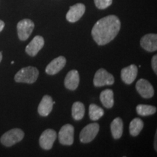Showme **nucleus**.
Here are the masks:
<instances>
[{
    "mask_svg": "<svg viewBox=\"0 0 157 157\" xmlns=\"http://www.w3.org/2000/svg\"><path fill=\"white\" fill-rule=\"evenodd\" d=\"M121 22L116 15H108L100 19L92 29V36L98 45H105L113 40L119 34Z\"/></svg>",
    "mask_w": 157,
    "mask_h": 157,
    "instance_id": "obj_1",
    "label": "nucleus"
},
{
    "mask_svg": "<svg viewBox=\"0 0 157 157\" xmlns=\"http://www.w3.org/2000/svg\"><path fill=\"white\" fill-rule=\"evenodd\" d=\"M39 71L34 66H27L21 68L15 76V81L19 83L32 84L36 81Z\"/></svg>",
    "mask_w": 157,
    "mask_h": 157,
    "instance_id": "obj_2",
    "label": "nucleus"
},
{
    "mask_svg": "<svg viewBox=\"0 0 157 157\" xmlns=\"http://www.w3.org/2000/svg\"><path fill=\"white\" fill-rule=\"evenodd\" d=\"M23 137H24V132L22 129L15 128L5 132L1 137L0 141L5 146L10 147L22 140Z\"/></svg>",
    "mask_w": 157,
    "mask_h": 157,
    "instance_id": "obj_3",
    "label": "nucleus"
},
{
    "mask_svg": "<svg viewBox=\"0 0 157 157\" xmlns=\"http://www.w3.org/2000/svg\"><path fill=\"white\" fill-rule=\"evenodd\" d=\"M34 29V23L30 19H23L17 25V36L20 40L25 41L31 36Z\"/></svg>",
    "mask_w": 157,
    "mask_h": 157,
    "instance_id": "obj_4",
    "label": "nucleus"
},
{
    "mask_svg": "<svg viewBox=\"0 0 157 157\" xmlns=\"http://www.w3.org/2000/svg\"><path fill=\"white\" fill-rule=\"evenodd\" d=\"M93 83L94 85L98 87L105 85H112L114 83V77L104 68H100L95 74Z\"/></svg>",
    "mask_w": 157,
    "mask_h": 157,
    "instance_id": "obj_5",
    "label": "nucleus"
},
{
    "mask_svg": "<svg viewBox=\"0 0 157 157\" xmlns=\"http://www.w3.org/2000/svg\"><path fill=\"white\" fill-rule=\"evenodd\" d=\"M100 126L98 123H91L84 127L79 135L80 141L83 143H88L95 138L99 132Z\"/></svg>",
    "mask_w": 157,
    "mask_h": 157,
    "instance_id": "obj_6",
    "label": "nucleus"
},
{
    "mask_svg": "<svg viewBox=\"0 0 157 157\" xmlns=\"http://www.w3.org/2000/svg\"><path fill=\"white\" fill-rule=\"evenodd\" d=\"M74 128L71 124H67L61 127L59 131V142L64 146H71L74 143Z\"/></svg>",
    "mask_w": 157,
    "mask_h": 157,
    "instance_id": "obj_7",
    "label": "nucleus"
},
{
    "mask_svg": "<svg viewBox=\"0 0 157 157\" xmlns=\"http://www.w3.org/2000/svg\"><path fill=\"white\" fill-rule=\"evenodd\" d=\"M56 132L52 129H48L42 133L39 137V146L44 150H50L52 148L56 140Z\"/></svg>",
    "mask_w": 157,
    "mask_h": 157,
    "instance_id": "obj_8",
    "label": "nucleus"
},
{
    "mask_svg": "<svg viewBox=\"0 0 157 157\" xmlns=\"http://www.w3.org/2000/svg\"><path fill=\"white\" fill-rule=\"evenodd\" d=\"M137 93L143 98H151L154 95V89L152 84L144 78H140L135 85Z\"/></svg>",
    "mask_w": 157,
    "mask_h": 157,
    "instance_id": "obj_9",
    "label": "nucleus"
},
{
    "mask_svg": "<svg viewBox=\"0 0 157 157\" xmlns=\"http://www.w3.org/2000/svg\"><path fill=\"white\" fill-rule=\"evenodd\" d=\"M85 6L82 3H77L71 7L66 14V19L68 22L75 23L78 21L85 13Z\"/></svg>",
    "mask_w": 157,
    "mask_h": 157,
    "instance_id": "obj_10",
    "label": "nucleus"
},
{
    "mask_svg": "<svg viewBox=\"0 0 157 157\" xmlns=\"http://www.w3.org/2000/svg\"><path fill=\"white\" fill-rule=\"evenodd\" d=\"M66 63V59L63 56H59L53 60L47 66L45 71L49 75H55L60 71Z\"/></svg>",
    "mask_w": 157,
    "mask_h": 157,
    "instance_id": "obj_11",
    "label": "nucleus"
},
{
    "mask_svg": "<svg viewBox=\"0 0 157 157\" xmlns=\"http://www.w3.org/2000/svg\"><path fill=\"white\" fill-rule=\"evenodd\" d=\"M44 38L41 36H36L26 46V48H25V52L29 56L34 57L36 56L39 51L42 50V48L44 47Z\"/></svg>",
    "mask_w": 157,
    "mask_h": 157,
    "instance_id": "obj_12",
    "label": "nucleus"
},
{
    "mask_svg": "<svg viewBox=\"0 0 157 157\" xmlns=\"http://www.w3.org/2000/svg\"><path fill=\"white\" fill-rule=\"evenodd\" d=\"M137 75V67L132 64L121 69V77L122 81L127 84H131L135 81Z\"/></svg>",
    "mask_w": 157,
    "mask_h": 157,
    "instance_id": "obj_13",
    "label": "nucleus"
},
{
    "mask_svg": "<svg viewBox=\"0 0 157 157\" xmlns=\"http://www.w3.org/2000/svg\"><path fill=\"white\" fill-rule=\"evenodd\" d=\"M141 47L148 52H154L157 50V35L156 34H148L141 38Z\"/></svg>",
    "mask_w": 157,
    "mask_h": 157,
    "instance_id": "obj_14",
    "label": "nucleus"
},
{
    "mask_svg": "<svg viewBox=\"0 0 157 157\" xmlns=\"http://www.w3.org/2000/svg\"><path fill=\"white\" fill-rule=\"evenodd\" d=\"M55 102L49 95L43 96L42 101L38 106V113L42 117H48L52 111Z\"/></svg>",
    "mask_w": 157,
    "mask_h": 157,
    "instance_id": "obj_15",
    "label": "nucleus"
},
{
    "mask_svg": "<svg viewBox=\"0 0 157 157\" xmlns=\"http://www.w3.org/2000/svg\"><path fill=\"white\" fill-rule=\"evenodd\" d=\"M79 84V74L76 70H71L64 80L65 87L70 90H75Z\"/></svg>",
    "mask_w": 157,
    "mask_h": 157,
    "instance_id": "obj_16",
    "label": "nucleus"
},
{
    "mask_svg": "<svg viewBox=\"0 0 157 157\" xmlns=\"http://www.w3.org/2000/svg\"><path fill=\"white\" fill-rule=\"evenodd\" d=\"M123 121L121 118L117 117L111 124V131L114 139H119L123 134Z\"/></svg>",
    "mask_w": 157,
    "mask_h": 157,
    "instance_id": "obj_17",
    "label": "nucleus"
},
{
    "mask_svg": "<svg viewBox=\"0 0 157 157\" xmlns=\"http://www.w3.org/2000/svg\"><path fill=\"white\" fill-rule=\"evenodd\" d=\"M100 100L103 105L107 109H111L114 104L113 92L111 90L107 89L101 92L100 95Z\"/></svg>",
    "mask_w": 157,
    "mask_h": 157,
    "instance_id": "obj_18",
    "label": "nucleus"
},
{
    "mask_svg": "<svg viewBox=\"0 0 157 157\" xmlns=\"http://www.w3.org/2000/svg\"><path fill=\"white\" fill-rule=\"evenodd\" d=\"M72 117L76 121H79L82 119L85 113V108L84 105L82 102L76 101L73 104L71 109Z\"/></svg>",
    "mask_w": 157,
    "mask_h": 157,
    "instance_id": "obj_19",
    "label": "nucleus"
},
{
    "mask_svg": "<svg viewBox=\"0 0 157 157\" xmlns=\"http://www.w3.org/2000/svg\"><path fill=\"white\" fill-rule=\"evenodd\" d=\"M143 128V121L139 118H135L129 124V133L133 137L140 134Z\"/></svg>",
    "mask_w": 157,
    "mask_h": 157,
    "instance_id": "obj_20",
    "label": "nucleus"
},
{
    "mask_svg": "<svg viewBox=\"0 0 157 157\" xmlns=\"http://www.w3.org/2000/svg\"><path fill=\"white\" fill-rule=\"evenodd\" d=\"M136 111L137 114L143 117H147L154 114L156 112V108L150 105H144V104H139L136 107Z\"/></svg>",
    "mask_w": 157,
    "mask_h": 157,
    "instance_id": "obj_21",
    "label": "nucleus"
},
{
    "mask_svg": "<svg viewBox=\"0 0 157 157\" xmlns=\"http://www.w3.org/2000/svg\"><path fill=\"white\" fill-rule=\"evenodd\" d=\"M104 114L103 109L95 104H91L89 107V116L91 120L97 121Z\"/></svg>",
    "mask_w": 157,
    "mask_h": 157,
    "instance_id": "obj_22",
    "label": "nucleus"
},
{
    "mask_svg": "<svg viewBox=\"0 0 157 157\" xmlns=\"http://www.w3.org/2000/svg\"><path fill=\"white\" fill-rule=\"evenodd\" d=\"M94 2L98 9L104 10L111 5L113 0H94Z\"/></svg>",
    "mask_w": 157,
    "mask_h": 157,
    "instance_id": "obj_23",
    "label": "nucleus"
},
{
    "mask_svg": "<svg viewBox=\"0 0 157 157\" xmlns=\"http://www.w3.org/2000/svg\"><path fill=\"white\" fill-rule=\"evenodd\" d=\"M151 65H152V68L154 70V73L157 74V56L155 55V56L152 58L151 60Z\"/></svg>",
    "mask_w": 157,
    "mask_h": 157,
    "instance_id": "obj_24",
    "label": "nucleus"
},
{
    "mask_svg": "<svg viewBox=\"0 0 157 157\" xmlns=\"http://www.w3.org/2000/svg\"><path fill=\"white\" fill-rule=\"evenodd\" d=\"M4 28H5V23H4L2 21L0 20V32L3 30Z\"/></svg>",
    "mask_w": 157,
    "mask_h": 157,
    "instance_id": "obj_25",
    "label": "nucleus"
},
{
    "mask_svg": "<svg viewBox=\"0 0 157 157\" xmlns=\"http://www.w3.org/2000/svg\"><path fill=\"white\" fill-rule=\"evenodd\" d=\"M156 139H157V132H156V135H155V140H154V148L155 151H157V146H156Z\"/></svg>",
    "mask_w": 157,
    "mask_h": 157,
    "instance_id": "obj_26",
    "label": "nucleus"
},
{
    "mask_svg": "<svg viewBox=\"0 0 157 157\" xmlns=\"http://www.w3.org/2000/svg\"><path fill=\"white\" fill-rule=\"evenodd\" d=\"M2 60V52H0V63H1Z\"/></svg>",
    "mask_w": 157,
    "mask_h": 157,
    "instance_id": "obj_27",
    "label": "nucleus"
}]
</instances>
